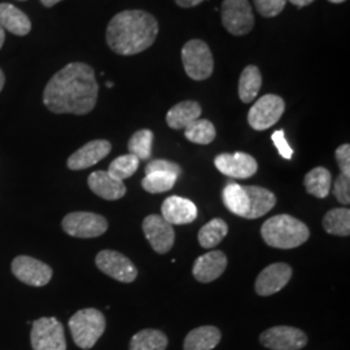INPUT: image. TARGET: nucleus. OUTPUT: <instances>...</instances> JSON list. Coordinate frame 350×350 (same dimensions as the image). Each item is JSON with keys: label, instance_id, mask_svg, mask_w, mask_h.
I'll return each instance as SVG.
<instances>
[{"label": "nucleus", "instance_id": "1", "mask_svg": "<svg viewBox=\"0 0 350 350\" xmlns=\"http://www.w3.org/2000/svg\"><path fill=\"white\" fill-rule=\"evenodd\" d=\"M99 85L94 69L85 63H70L53 75L43 92V103L56 114L83 116L98 100Z\"/></svg>", "mask_w": 350, "mask_h": 350}, {"label": "nucleus", "instance_id": "2", "mask_svg": "<svg viewBox=\"0 0 350 350\" xmlns=\"http://www.w3.org/2000/svg\"><path fill=\"white\" fill-rule=\"evenodd\" d=\"M159 36V23L150 13L131 10L117 13L107 27V43L122 56L148 50Z\"/></svg>", "mask_w": 350, "mask_h": 350}, {"label": "nucleus", "instance_id": "3", "mask_svg": "<svg viewBox=\"0 0 350 350\" xmlns=\"http://www.w3.org/2000/svg\"><path fill=\"white\" fill-rule=\"evenodd\" d=\"M226 208L239 217L256 219L270 212L276 204L275 195L258 186H240L230 183L222 192Z\"/></svg>", "mask_w": 350, "mask_h": 350}, {"label": "nucleus", "instance_id": "4", "mask_svg": "<svg viewBox=\"0 0 350 350\" xmlns=\"http://www.w3.org/2000/svg\"><path fill=\"white\" fill-rule=\"evenodd\" d=\"M265 243L278 250H293L308 241L310 237L309 227L297 218L279 214L267 219L261 227Z\"/></svg>", "mask_w": 350, "mask_h": 350}, {"label": "nucleus", "instance_id": "5", "mask_svg": "<svg viewBox=\"0 0 350 350\" xmlns=\"http://www.w3.org/2000/svg\"><path fill=\"white\" fill-rule=\"evenodd\" d=\"M105 327V317L98 309H82L69 319V329L75 345L81 349H91L104 334Z\"/></svg>", "mask_w": 350, "mask_h": 350}, {"label": "nucleus", "instance_id": "6", "mask_svg": "<svg viewBox=\"0 0 350 350\" xmlns=\"http://www.w3.org/2000/svg\"><path fill=\"white\" fill-rule=\"evenodd\" d=\"M182 63L186 75L193 81L208 79L214 70L212 51L200 39H192L183 46Z\"/></svg>", "mask_w": 350, "mask_h": 350}, {"label": "nucleus", "instance_id": "7", "mask_svg": "<svg viewBox=\"0 0 350 350\" xmlns=\"http://www.w3.org/2000/svg\"><path fill=\"white\" fill-rule=\"evenodd\" d=\"M63 230L70 237L81 239L99 238L108 230L107 219L96 213L73 212L64 217Z\"/></svg>", "mask_w": 350, "mask_h": 350}, {"label": "nucleus", "instance_id": "8", "mask_svg": "<svg viewBox=\"0 0 350 350\" xmlns=\"http://www.w3.org/2000/svg\"><path fill=\"white\" fill-rule=\"evenodd\" d=\"M221 17L226 30L237 37L248 34L254 26L250 0H224Z\"/></svg>", "mask_w": 350, "mask_h": 350}, {"label": "nucleus", "instance_id": "9", "mask_svg": "<svg viewBox=\"0 0 350 350\" xmlns=\"http://www.w3.org/2000/svg\"><path fill=\"white\" fill-rule=\"evenodd\" d=\"M30 341L34 350H66L63 325L53 317L33 322Z\"/></svg>", "mask_w": 350, "mask_h": 350}, {"label": "nucleus", "instance_id": "10", "mask_svg": "<svg viewBox=\"0 0 350 350\" xmlns=\"http://www.w3.org/2000/svg\"><path fill=\"white\" fill-rule=\"evenodd\" d=\"M284 109H286V103L280 96L273 95V94L263 95L262 98H260L252 105L248 113V122L250 127L257 131L270 129L280 120Z\"/></svg>", "mask_w": 350, "mask_h": 350}, {"label": "nucleus", "instance_id": "11", "mask_svg": "<svg viewBox=\"0 0 350 350\" xmlns=\"http://www.w3.org/2000/svg\"><path fill=\"white\" fill-rule=\"evenodd\" d=\"M95 262L101 273L121 283H131L138 276V269L135 265L117 250H101L96 256Z\"/></svg>", "mask_w": 350, "mask_h": 350}, {"label": "nucleus", "instance_id": "12", "mask_svg": "<svg viewBox=\"0 0 350 350\" xmlns=\"http://www.w3.org/2000/svg\"><path fill=\"white\" fill-rule=\"evenodd\" d=\"M260 341L271 350H300L308 344L304 331L289 325H276L261 334Z\"/></svg>", "mask_w": 350, "mask_h": 350}, {"label": "nucleus", "instance_id": "13", "mask_svg": "<svg viewBox=\"0 0 350 350\" xmlns=\"http://www.w3.org/2000/svg\"><path fill=\"white\" fill-rule=\"evenodd\" d=\"M13 275L31 287L47 286L52 279V269L47 263L29 256H18L13 260Z\"/></svg>", "mask_w": 350, "mask_h": 350}, {"label": "nucleus", "instance_id": "14", "mask_svg": "<svg viewBox=\"0 0 350 350\" xmlns=\"http://www.w3.org/2000/svg\"><path fill=\"white\" fill-rule=\"evenodd\" d=\"M143 232L150 247L159 254L167 253L174 245V228L161 215L150 214L146 217L143 221Z\"/></svg>", "mask_w": 350, "mask_h": 350}, {"label": "nucleus", "instance_id": "15", "mask_svg": "<svg viewBox=\"0 0 350 350\" xmlns=\"http://www.w3.org/2000/svg\"><path fill=\"white\" fill-rule=\"evenodd\" d=\"M214 165L222 174L235 179H248L257 173L258 163L248 153H222L214 159Z\"/></svg>", "mask_w": 350, "mask_h": 350}, {"label": "nucleus", "instance_id": "16", "mask_svg": "<svg viewBox=\"0 0 350 350\" xmlns=\"http://www.w3.org/2000/svg\"><path fill=\"white\" fill-rule=\"evenodd\" d=\"M292 278V267L284 262L267 266L256 280V292L260 296H271L286 287Z\"/></svg>", "mask_w": 350, "mask_h": 350}, {"label": "nucleus", "instance_id": "17", "mask_svg": "<svg viewBox=\"0 0 350 350\" xmlns=\"http://www.w3.org/2000/svg\"><path fill=\"white\" fill-rule=\"evenodd\" d=\"M112 150V144L108 140H92L88 142L83 147L75 150L68 159V167L70 170H85L105 159Z\"/></svg>", "mask_w": 350, "mask_h": 350}, {"label": "nucleus", "instance_id": "18", "mask_svg": "<svg viewBox=\"0 0 350 350\" xmlns=\"http://www.w3.org/2000/svg\"><path fill=\"white\" fill-rule=\"evenodd\" d=\"M227 257L221 250H212L200 256L195 263L192 273L200 283H211L225 273Z\"/></svg>", "mask_w": 350, "mask_h": 350}, {"label": "nucleus", "instance_id": "19", "mask_svg": "<svg viewBox=\"0 0 350 350\" xmlns=\"http://www.w3.org/2000/svg\"><path fill=\"white\" fill-rule=\"evenodd\" d=\"M161 217L170 225H188L198 217L196 205L188 199L170 196L163 201Z\"/></svg>", "mask_w": 350, "mask_h": 350}, {"label": "nucleus", "instance_id": "20", "mask_svg": "<svg viewBox=\"0 0 350 350\" xmlns=\"http://www.w3.org/2000/svg\"><path fill=\"white\" fill-rule=\"evenodd\" d=\"M88 187L104 200H120L126 193L125 183L108 172L98 170L88 176Z\"/></svg>", "mask_w": 350, "mask_h": 350}, {"label": "nucleus", "instance_id": "21", "mask_svg": "<svg viewBox=\"0 0 350 350\" xmlns=\"http://www.w3.org/2000/svg\"><path fill=\"white\" fill-rule=\"evenodd\" d=\"M0 26L14 36H26L31 30V21L25 13L13 4H0Z\"/></svg>", "mask_w": 350, "mask_h": 350}, {"label": "nucleus", "instance_id": "22", "mask_svg": "<svg viewBox=\"0 0 350 350\" xmlns=\"http://www.w3.org/2000/svg\"><path fill=\"white\" fill-rule=\"evenodd\" d=\"M201 107L196 101H182L166 113V124L174 130H182L199 120L201 116Z\"/></svg>", "mask_w": 350, "mask_h": 350}, {"label": "nucleus", "instance_id": "23", "mask_svg": "<svg viewBox=\"0 0 350 350\" xmlns=\"http://www.w3.org/2000/svg\"><path fill=\"white\" fill-rule=\"evenodd\" d=\"M221 331L214 325L192 329L185 338V350H213L221 341Z\"/></svg>", "mask_w": 350, "mask_h": 350}, {"label": "nucleus", "instance_id": "24", "mask_svg": "<svg viewBox=\"0 0 350 350\" xmlns=\"http://www.w3.org/2000/svg\"><path fill=\"white\" fill-rule=\"evenodd\" d=\"M262 86V75L256 65H248L239 78V98L245 104L257 98Z\"/></svg>", "mask_w": 350, "mask_h": 350}, {"label": "nucleus", "instance_id": "25", "mask_svg": "<svg viewBox=\"0 0 350 350\" xmlns=\"http://www.w3.org/2000/svg\"><path fill=\"white\" fill-rule=\"evenodd\" d=\"M304 185L310 195L318 199H325L331 191L332 175L325 167L318 166L305 175Z\"/></svg>", "mask_w": 350, "mask_h": 350}, {"label": "nucleus", "instance_id": "26", "mask_svg": "<svg viewBox=\"0 0 350 350\" xmlns=\"http://www.w3.org/2000/svg\"><path fill=\"white\" fill-rule=\"evenodd\" d=\"M167 347L166 335L157 329H143L130 341V350H165Z\"/></svg>", "mask_w": 350, "mask_h": 350}, {"label": "nucleus", "instance_id": "27", "mask_svg": "<svg viewBox=\"0 0 350 350\" xmlns=\"http://www.w3.org/2000/svg\"><path fill=\"white\" fill-rule=\"evenodd\" d=\"M323 227L331 235L349 237L350 211L345 208H335L327 213L323 218Z\"/></svg>", "mask_w": 350, "mask_h": 350}, {"label": "nucleus", "instance_id": "28", "mask_svg": "<svg viewBox=\"0 0 350 350\" xmlns=\"http://www.w3.org/2000/svg\"><path fill=\"white\" fill-rule=\"evenodd\" d=\"M228 232V226L224 219L214 218L204 227H201L199 232V243L205 250H211L217 247Z\"/></svg>", "mask_w": 350, "mask_h": 350}, {"label": "nucleus", "instance_id": "29", "mask_svg": "<svg viewBox=\"0 0 350 350\" xmlns=\"http://www.w3.org/2000/svg\"><path fill=\"white\" fill-rule=\"evenodd\" d=\"M185 137L195 144L206 146L215 139L217 131L211 121L199 118L185 129Z\"/></svg>", "mask_w": 350, "mask_h": 350}, {"label": "nucleus", "instance_id": "30", "mask_svg": "<svg viewBox=\"0 0 350 350\" xmlns=\"http://www.w3.org/2000/svg\"><path fill=\"white\" fill-rule=\"evenodd\" d=\"M178 176L166 172L148 173L142 180V187L150 193H163L174 187Z\"/></svg>", "mask_w": 350, "mask_h": 350}, {"label": "nucleus", "instance_id": "31", "mask_svg": "<svg viewBox=\"0 0 350 350\" xmlns=\"http://www.w3.org/2000/svg\"><path fill=\"white\" fill-rule=\"evenodd\" d=\"M153 144V133L148 129H143L137 131L127 144L129 152L137 156L139 160H148L152 154Z\"/></svg>", "mask_w": 350, "mask_h": 350}, {"label": "nucleus", "instance_id": "32", "mask_svg": "<svg viewBox=\"0 0 350 350\" xmlns=\"http://www.w3.org/2000/svg\"><path fill=\"white\" fill-rule=\"evenodd\" d=\"M139 160L137 156L129 153V154H122L120 157H117L116 160H113L109 167H108V173L120 179V180H125L127 178H130L131 175L135 174L138 170Z\"/></svg>", "mask_w": 350, "mask_h": 350}, {"label": "nucleus", "instance_id": "33", "mask_svg": "<svg viewBox=\"0 0 350 350\" xmlns=\"http://www.w3.org/2000/svg\"><path fill=\"white\" fill-rule=\"evenodd\" d=\"M253 3L263 17H275L283 12L287 0H253Z\"/></svg>", "mask_w": 350, "mask_h": 350}, {"label": "nucleus", "instance_id": "34", "mask_svg": "<svg viewBox=\"0 0 350 350\" xmlns=\"http://www.w3.org/2000/svg\"><path fill=\"white\" fill-rule=\"evenodd\" d=\"M153 172H166V173H172V174L179 176L182 173V169L178 163H173V161L157 159V160H152L146 166V174L153 173Z\"/></svg>", "mask_w": 350, "mask_h": 350}, {"label": "nucleus", "instance_id": "35", "mask_svg": "<svg viewBox=\"0 0 350 350\" xmlns=\"http://www.w3.org/2000/svg\"><path fill=\"white\" fill-rule=\"evenodd\" d=\"M334 195L340 204L349 205L350 202V179L349 176L340 174L335 180L334 186Z\"/></svg>", "mask_w": 350, "mask_h": 350}, {"label": "nucleus", "instance_id": "36", "mask_svg": "<svg viewBox=\"0 0 350 350\" xmlns=\"http://www.w3.org/2000/svg\"><path fill=\"white\" fill-rule=\"evenodd\" d=\"M271 139H273L276 148L279 150V154L282 157L287 159V160H291L292 154H293V150L291 148V146L288 144L284 131L283 130H276L275 133L271 135Z\"/></svg>", "mask_w": 350, "mask_h": 350}, {"label": "nucleus", "instance_id": "37", "mask_svg": "<svg viewBox=\"0 0 350 350\" xmlns=\"http://www.w3.org/2000/svg\"><path fill=\"white\" fill-rule=\"evenodd\" d=\"M335 157L338 161L341 174L345 176H350V146L349 144H342L340 146L336 152Z\"/></svg>", "mask_w": 350, "mask_h": 350}, {"label": "nucleus", "instance_id": "38", "mask_svg": "<svg viewBox=\"0 0 350 350\" xmlns=\"http://www.w3.org/2000/svg\"><path fill=\"white\" fill-rule=\"evenodd\" d=\"M202 1H205V0H175V3L182 8H192V7L199 5Z\"/></svg>", "mask_w": 350, "mask_h": 350}, {"label": "nucleus", "instance_id": "39", "mask_svg": "<svg viewBox=\"0 0 350 350\" xmlns=\"http://www.w3.org/2000/svg\"><path fill=\"white\" fill-rule=\"evenodd\" d=\"M287 1L292 3L293 5H296V7H299V8H302V7H306V5L312 4L314 0H287Z\"/></svg>", "mask_w": 350, "mask_h": 350}, {"label": "nucleus", "instance_id": "40", "mask_svg": "<svg viewBox=\"0 0 350 350\" xmlns=\"http://www.w3.org/2000/svg\"><path fill=\"white\" fill-rule=\"evenodd\" d=\"M40 1H42V4H43L44 7L50 8V7H53L55 4H57V3H60V1H63V0H40Z\"/></svg>", "mask_w": 350, "mask_h": 350}, {"label": "nucleus", "instance_id": "41", "mask_svg": "<svg viewBox=\"0 0 350 350\" xmlns=\"http://www.w3.org/2000/svg\"><path fill=\"white\" fill-rule=\"evenodd\" d=\"M4 39H5V33H4V29L0 26V49L4 44Z\"/></svg>", "mask_w": 350, "mask_h": 350}, {"label": "nucleus", "instance_id": "42", "mask_svg": "<svg viewBox=\"0 0 350 350\" xmlns=\"http://www.w3.org/2000/svg\"><path fill=\"white\" fill-rule=\"evenodd\" d=\"M4 82H5V77H4V73L0 69V92H1V90L4 88Z\"/></svg>", "mask_w": 350, "mask_h": 350}, {"label": "nucleus", "instance_id": "43", "mask_svg": "<svg viewBox=\"0 0 350 350\" xmlns=\"http://www.w3.org/2000/svg\"><path fill=\"white\" fill-rule=\"evenodd\" d=\"M328 1H331V3H335V4H338V3H344L345 0H328Z\"/></svg>", "mask_w": 350, "mask_h": 350}, {"label": "nucleus", "instance_id": "44", "mask_svg": "<svg viewBox=\"0 0 350 350\" xmlns=\"http://www.w3.org/2000/svg\"><path fill=\"white\" fill-rule=\"evenodd\" d=\"M107 86H108V88H113L112 82H108V83H107Z\"/></svg>", "mask_w": 350, "mask_h": 350}, {"label": "nucleus", "instance_id": "45", "mask_svg": "<svg viewBox=\"0 0 350 350\" xmlns=\"http://www.w3.org/2000/svg\"><path fill=\"white\" fill-rule=\"evenodd\" d=\"M21 1H25V0H21Z\"/></svg>", "mask_w": 350, "mask_h": 350}]
</instances>
